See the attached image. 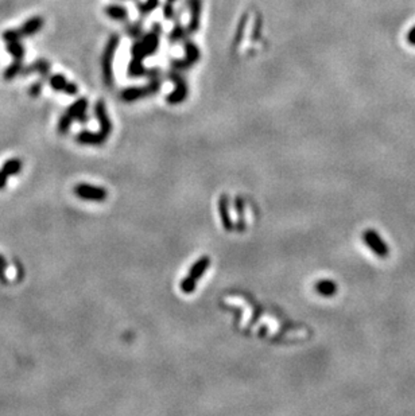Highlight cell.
Listing matches in <instances>:
<instances>
[{
	"label": "cell",
	"mask_w": 415,
	"mask_h": 416,
	"mask_svg": "<svg viewBox=\"0 0 415 416\" xmlns=\"http://www.w3.org/2000/svg\"><path fill=\"white\" fill-rule=\"evenodd\" d=\"M160 32H162V26L159 23H155V25H153L151 31L138 38L131 46L132 60L143 61L145 58L155 54L159 47Z\"/></svg>",
	"instance_id": "1"
},
{
	"label": "cell",
	"mask_w": 415,
	"mask_h": 416,
	"mask_svg": "<svg viewBox=\"0 0 415 416\" xmlns=\"http://www.w3.org/2000/svg\"><path fill=\"white\" fill-rule=\"evenodd\" d=\"M86 109H88V100L84 99V97L71 104L70 107L66 109V112L60 118L57 125L58 132L62 134V135L66 134L70 129L71 123L75 120H78L80 123H85L86 119H88L86 118Z\"/></svg>",
	"instance_id": "2"
},
{
	"label": "cell",
	"mask_w": 415,
	"mask_h": 416,
	"mask_svg": "<svg viewBox=\"0 0 415 416\" xmlns=\"http://www.w3.org/2000/svg\"><path fill=\"white\" fill-rule=\"evenodd\" d=\"M119 35L114 34L110 36V40L106 42L105 49L101 55V69H103V80L108 88L114 86V58L116 54L117 46H119Z\"/></svg>",
	"instance_id": "3"
},
{
	"label": "cell",
	"mask_w": 415,
	"mask_h": 416,
	"mask_svg": "<svg viewBox=\"0 0 415 416\" xmlns=\"http://www.w3.org/2000/svg\"><path fill=\"white\" fill-rule=\"evenodd\" d=\"M210 266V257L209 256H203L200 257L197 261L193 263V266L189 270L188 276H185L182 279L181 285H179V288L184 294H192L194 292L195 287H197V283L199 280L203 277V275L205 274V271L209 268Z\"/></svg>",
	"instance_id": "4"
},
{
	"label": "cell",
	"mask_w": 415,
	"mask_h": 416,
	"mask_svg": "<svg viewBox=\"0 0 415 416\" xmlns=\"http://www.w3.org/2000/svg\"><path fill=\"white\" fill-rule=\"evenodd\" d=\"M159 89H160V80L158 79V77H155V79L151 80V81L145 86H130V88H125L124 90H121L120 99L123 100V101H125V103H132V101H136V100L153 96V94H155Z\"/></svg>",
	"instance_id": "5"
},
{
	"label": "cell",
	"mask_w": 415,
	"mask_h": 416,
	"mask_svg": "<svg viewBox=\"0 0 415 416\" xmlns=\"http://www.w3.org/2000/svg\"><path fill=\"white\" fill-rule=\"evenodd\" d=\"M200 60V49L199 46L193 43L192 41H186L185 43V57L179 60L171 61V70L175 71H185L189 68H192L193 65L197 64Z\"/></svg>",
	"instance_id": "6"
},
{
	"label": "cell",
	"mask_w": 415,
	"mask_h": 416,
	"mask_svg": "<svg viewBox=\"0 0 415 416\" xmlns=\"http://www.w3.org/2000/svg\"><path fill=\"white\" fill-rule=\"evenodd\" d=\"M170 80L174 84V90L166 97V100L167 103L171 104V105H178V104L184 103L185 100L188 99V84L181 75V73L175 70L170 71Z\"/></svg>",
	"instance_id": "7"
},
{
	"label": "cell",
	"mask_w": 415,
	"mask_h": 416,
	"mask_svg": "<svg viewBox=\"0 0 415 416\" xmlns=\"http://www.w3.org/2000/svg\"><path fill=\"white\" fill-rule=\"evenodd\" d=\"M73 193L78 198L85 201H93V202H103L108 197V192L105 187L101 186H93L89 183H78L73 187Z\"/></svg>",
	"instance_id": "8"
},
{
	"label": "cell",
	"mask_w": 415,
	"mask_h": 416,
	"mask_svg": "<svg viewBox=\"0 0 415 416\" xmlns=\"http://www.w3.org/2000/svg\"><path fill=\"white\" fill-rule=\"evenodd\" d=\"M363 240L366 242V245L368 247L377 257H380V259H386V257L388 256L390 249L387 247L386 241L380 237V235L375 231V229H366L364 233H363Z\"/></svg>",
	"instance_id": "9"
},
{
	"label": "cell",
	"mask_w": 415,
	"mask_h": 416,
	"mask_svg": "<svg viewBox=\"0 0 415 416\" xmlns=\"http://www.w3.org/2000/svg\"><path fill=\"white\" fill-rule=\"evenodd\" d=\"M189 11H190V21L188 25V32L194 34L200 29V21H201V12H203V0H186Z\"/></svg>",
	"instance_id": "10"
},
{
	"label": "cell",
	"mask_w": 415,
	"mask_h": 416,
	"mask_svg": "<svg viewBox=\"0 0 415 416\" xmlns=\"http://www.w3.org/2000/svg\"><path fill=\"white\" fill-rule=\"evenodd\" d=\"M95 112H96V118L100 123V134H103L104 136H108L112 134V129H114V125H112V120L108 116V112H106L105 104H104L103 100H99L96 103V107H95Z\"/></svg>",
	"instance_id": "11"
},
{
	"label": "cell",
	"mask_w": 415,
	"mask_h": 416,
	"mask_svg": "<svg viewBox=\"0 0 415 416\" xmlns=\"http://www.w3.org/2000/svg\"><path fill=\"white\" fill-rule=\"evenodd\" d=\"M127 74L130 77H151L155 79L159 75V69H147L143 65V61H136L131 60L130 65H128Z\"/></svg>",
	"instance_id": "12"
},
{
	"label": "cell",
	"mask_w": 415,
	"mask_h": 416,
	"mask_svg": "<svg viewBox=\"0 0 415 416\" xmlns=\"http://www.w3.org/2000/svg\"><path fill=\"white\" fill-rule=\"evenodd\" d=\"M219 214H220L223 228L227 232L233 231L234 224L231 218V214H229V198L227 194H221L219 198Z\"/></svg>",
	"instance_id": "13"
},
{
	"label": "cell",
	"mask_w": 415,
	"mask_h": 416,
	"mask_svg": "<svg viewBox=\"0 0 415 416\" xmlns=\"http://www.w3.org/2000/svg\"><path fill=\"white\" fill-rule=\"evenodd\" d=\"M50 86L57 92H64L69 96H75L78 92V86L73 82H69L62 74H56L50 79Z\"/></svg>",
	"instance_id": "14"
},
{
	"label": "cell",
	"mask_w": 415,
	"mask_h": 416,
	"mask_svg": "<svg viewBox=\"0 0 415 416\" xmlns=\"http://www.w3.org/2000/svg\"><path fill=\"white\" fill-rule=\"evenodd\" d=\"M106 136H104L100 132H89L82 131L77 134L76 136V142L80 144H85V146H100L106 142Z\"/></svg>",
	"instance_id": "15"
},
{
	"label": "cell",
	"mask_w": 415,
	"mask_h": 416,
	"mask_svg": "<svg viewBox=\"0 0 415 416\" xmlns=\"http://www.w3.org/2000/svg\"><path fill=\"white\" fill-rule=\"evenodd\" d=\"M42 26L43 19L41 18V16H34V18H31L30 21L26 22L25 25L22 26L18 31L19 34H21V36H29L32 35V34H35V32H38L39 30L42 29Z\"/></svg>",
	"instance_id": "16"
},
{
	"label": "cell",
	"mask_w": 415,
	"mask_h": 416,
	"mask_svg": "<svg viewBox=\"0 0 415 416\" xmlns=\"http://www.w3.org/2000/svg\"><path fill=\"white\" fill-rule=\"evenodd\" d=\"M314 288H316V291L318 292L319 295L322 296H333L337 292V285L333 280H329V279L319 280L318 283H316Z\"/></svg>",
	"instance_id": "17"
},
{
	"label": "cell",
	"mask_w": 415,
	"mask_h": 416,
	"mask_svg": "<svg viewBox=\"0 0 415 416\" xmlns=\"http://www.w3.org/2000/svg\"><path fill=\"white\" fill-rule=\"evenodd\" d=\"M105 14L111 19H114V21L124 22L128 19V11L123 6H119V4H110V6H106Z\"/></svg>",
	"instance_id": "18"
},
{
	"label": "cell",
	"mask_w": 415,
	"mask_h": 416,
	"mask_svg": "<svg viewBox=\"0 0 415 416\" xmlns=\"http://www.w3.org/2000/svg\"><path fill=\"white\" fill-rule=\"evenodd\" d=\"M49 70H50L49 62L45 60H41L37 61L35 64L30 65L29 68L22 69V73H23V74H30V73H35L37 71V73H41L43 79H45V77H47V74H49Z\"/></svg>",
	"instance_id": "19"
},
{
	"label": "cell",
	"mask_w": 415,
	"mask_h": 416,
	"mask_svg": "<svg viewBox=\"0 0 415 416\" xmlns=\"http://www.w3.org/2000/svg\"><path fill=\"white\" fill-rule=\"evenodd\" d=\"M22 170V160L18 158H11L6 163L2 166L0 171L3 173L6 177H12V175L19 174Z\"/></svg>",
	"instance_id": "20"
},
{
	"label": "cell",
	"mask_w": 415,
	"mask_h": 416,
	"mask_svg": "<svg viewBox=\"0 0 415 416\" xmlns=\"http://www.w3.org/2000/svg\"><path fill=\"white\" fill-rule=\"evenodd\" d=\"M234 209L238 214V221H236V229L239 232L245 231V218H244V201L240 197H236L234 199Z\"/></svg>",
	"instance_id": "21"
},
{
	"label": "cell",
	"mask_w": 415,
	"mask_h": 416,
	"mask_svg": "<svg viewBox=\"0 0 415 416\" xmlns=\"http://www.w3.org/2000/svg\"><path fill=\"white\" fill-rule=\"evenodd\" d=\"M189 36L188 30L185 29L184 26H181L179 22H177L174 25L173 30H171L170 35H169V41L170 43H175V42H182V41H186Z\"/></svg>",
	"instance_id": "22"
},
{
	"label": "cell",
	"mask_w": 415,
	"mask_h": 416,
	"mask_svg": "<svg viewBox=\"0 0 415 416\" xmlns=\"http://www.w3.org/2000/svg\"><path fill=\"white\" fill-rule=\"evenodd\" d=\"M7 50L8 53L14 57V61L22 62L23 57H25V49L22 46L19 41H14V42H7Z\"/></svg>",
	"instance_id": "23"
},
{
	"label": "cell",
	"mask_w": 415,
	"mask_h": 416,
	"mask_svg": "<svg viewBox=\"0 0 415 416\" xmlns=\"http://www.w3.org/2000/svg\"><path fill=\"white\" fill-rule=\"evenodd\" d=\"M158 4H159V0H146L145 3L138 4V11L142 15H147L151 11L155 10L158 7Z\"/></svg>",
	"instance_id": "24"
},
{
	"label": "cell",
	"mask_w": 415,
	"mask_h": 416,
	"mask_svg": "<svg viewBox=\"0 0 415 416\" xmlns=\"http://www.w3.org/2000/svg\"><path fill=\"white\" fill-rule=\"evenodd\" d=\"M127 34L131 36L132 40H138L143 35V26L140 23H134V25L128 26Z\"/></svg>",
	"instance_id": "25"
},
{
	"label": "cell",
	"mask_w": 415,
	"mask_h": 416,
	"mask_svg": "<svg viewBox=\"0 0 415 416\" xmlns=\"http://www.w3.org/2000/svg\"><path fill=\"white\" fill-rule=\"evenodd\" d=\"M6 270H7V261H6V259L0 255V281H2V283H7Z\"/></svg>",
	"instance_id": "26"
},
{
	"label": "cell",
	"mask_w": 415,
	"mask_h": 416,
	"mask_svg": "<svg viewBox=\"0 0 415 416\" xmlns=\"http://www.w3.org/2000/svg\"><path fill=\"white\" fill-rule=\"evenodd\" d=\"M164 15H165V18H166V19H173L174 18V15H175V10H174V7H173V3L167 2V3L165 4Z\"/></svg>",
	"instance_id": "27"
},
{
	"label": "cell",
	"mask_w": 415,
	"mask_h": 416,
	"mask_svg": "<svg viewBox=\"0 0 415 416\" xmlns=\"http://www.w3.org/2000/svg\"><path fill=\"white\" fill-rule=\"evenodd\" d=\"M41 88H42V84H41V82H38L35 85H32L31 89H30V94H31L32 97L38 96L39 93H41Z\"/></svg>",
	"instance_id": "28"
},
{
	"label": "cell",
	"mask_w": 415,
	"mask_h": 416,
	"mask_svg": "<svg viewBox=\"0 0 415 416\" xmlns=\"http://www.w3.org/2000/svg\"><path fill=\"white\" fill-rule=\"evenodd\" d=\"M7 179H8V177H6V175L0 171V188H3L4 186L7 185Z\"/></svg>",
	"instance_id": "29"
},
{
	"label": "cell",
	"mask_w": 415,
	"mask_h": 416,
	"mask_svg": "<svg viewBox=\"0 0 415 416\" xmlns=\"http://www.w3.org/2000/svg\"><path fill=\"white\" fill-rule=\"evenodd\" d=\"M408 42L412 43V45H415V27L414 29H411V31L408 32Z\"/></svg>",
	"instance_id": "30"
},
{
	"label": "cell",
	"mask_w": 415,
	"mask_h": 416,
	"mask_svg": "<svg viewBox=\"0 0 415 416\" xmlns=\"http://www.w3.org/2000/svg\"><path fill=\"white\" fill-rule=\"evenodd\" d=\"M167 2H170V3H175L177 0H167Z\"/></svg>",
	"instance_id": "31"
}]
</instances>
